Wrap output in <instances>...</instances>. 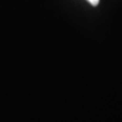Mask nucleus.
Returning <instances> with one entry per match:
<instances>
[{"label": "nucleus", "instance_id": "f257e3e1", "mask_svg": "<svg viewBox=\"0 0 122 122\" xmlns=\"http://www.w3.org/2000/svg\"><path fill=\"white\" fill-rule=\"evenodd\" d=\"M87 1H89L93 6H97L99 4V2H100V0H87Z\"/></svg>", "mask_w": 122, "mask_h": 122}]
</instances>
